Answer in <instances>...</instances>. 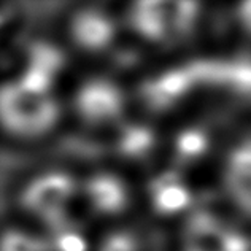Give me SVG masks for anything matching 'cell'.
<instances>
[{"label":"cell","mask_w":251,"mask_h":251,"mask_svg":"<svg viewBox=\"0 0 251 251\" xmlns=\"http://www.w3.org/2000/svg\"><path fill=\"white\" fill-rule=\"evenodd\" d=\"M234 99L251 100V51L218 56L216 88Z\"/></svg>","instance_id":"14"},{"label":"cell","mask_w":251,"mask_h":251,"mask_svg":"<svg viewBox=\"0 0 251 251\" xmlns=\"http://www.w3.org/2000/svg\"><path fill=\"white\" fill-rule=\"evenodd\" d=\"M19 13L16 11V6L13 5H3L0 3V43L3 42V38L10 34L13 29V24L16 23Z\"/></svg>","instance_id":"20"},{"label":"cell","mask_w":251,"mask_h":251,"mask_svg":"<svg viewBox=\"0 0 251 251\" xmlns=\"http://www.w3.org/2000/svg\"><path fill=\"white\" fill-rule=\"evenodd\" d=\"M67 118L81 129L108 135L134 113L130 83L116 74L94 70L81 75L65 96Z\"/></svg>","instance_id":"3"},{"label":"cell","mask_w":251,"mask_h":251,"mask_svg":"<svg viewBox=\"0 0 251 251\" xmlns=\"http://www.w3.org/2000/svg\"><path fill=\"white\" fill-rule=\"evenodd\" d=\"M138 196L145 215L172 227L202 203L197 180L167 164L154 167L138 180Z\"/></svg>","instance_id":"9"},{"label":"cell","mask_w":251,"mask_h":251,"mask_svg":"<svg viewBox=\"0 0 251 251\" xmlns=\"http://www.w3.org/2000/svg\"><path fill=\"white\" fill-rule=\"evenodd\" d=\"M223 135L208 118L186 115L166 124L164 162L197 180L203 172L213 170L220 154Z\"/></svg>","instance_id":"7"},{"label":"cell","mask_w":251,"mask_h":251,"mask_svg":"<svg viewBox=\"0 0 251 251\" xmlns=\"http://www.w3.org/2000/svg\"><path fill=\"white\" fill-rule=\"evenodd\" d=\"M45 251H92L94 232L76 215L40 229Z\"/></svg>","instance_id":"15"},{"label":"cell","mask_w":251,"mask_h":251,"mask_svg":"<svg viewBox=\"0 0 251 251\" xmlns=\"http://www.w3.org/2000/svg\"><path fill=\"white\" fill-rule=\"evenodd\" d=\"M134 111L166 124L184 115L186 103L203 92L191 61L172 62L143 72L130 83Z\"/></svg>","instance_id":"4"},{"label":"cell","mask_w":251,"mask_h":251,"mask_svg":"<svg viewBox=\"0 0 251 251\" xmlns=\"http://www.w3.org/2000/svg\"><path fill=\"white\" fill-rule=\"evenodd\" d=\"M69 54L70 51L62 42L45 37L34 38L23 50L18 67L13 72L46 88L61 91V83L69 69Z\"/></svg>","instance_id":"13"},{"label":"cell","mask_w":251,"mask_h":251,"mask_svg":"<svg viewBox=\"0 0 251 251\" xmlns=\"http://www.w3.org/2000/svg\"><path fill=\"white\" fill-rule=\"evenodd\" d=\"M67 120L65 97L11 72L0 76V138L35 147L52 138Z\"/></svg>","instance_id":"1"},{"label":"cell","mask_w":251,"mask_h":251,"mask_svg":"<svg viewBox=\"0 0 251 251\" xmlns=\"http://www.w3.org/2000/svg\"><path fill=\"white\" fill-rule=\"evenodd\" d=\"M174 251H251V226L220 203H201L175 227Z\"/></svg>","instance_id":"8"},{"label":"cell","mask_w":251,"mask_h":251,"mask_svg":"<svg viewBox=\"0 0 251 251\" xmlns=\"http://www.w3.org/2000/svg\"><path fill=\"white\" fill-rule=\"evenodd\" d=\"M80 178L81 174L62 164H50L29 172L15 189L13 205L18 220L45 229L76 215Z\"/></svg>","instance_id":"2"},{"label":"cell","mask_w":251,"mask_h":251,"mask_svg":"<svg viewBox=\"0 0 251 251\" xmlns=\"http://www.w3.org/2000/svg\"><path fill=\"white\" fill-rule=\"evenodd\" d=\"M123 38L120 10H111L100 3H83L65 15L62 43L70 52L100 59L116 51Z\"/></svg>","instance_id":"10"},{"label":"cell","mask_w":251,"mask_h":251,"mask_svg":"<svg viewBox=\"0 0 251 251\" xmlns=\"http://www.w3.org/2000/svg\"><path fill=\"white\" fill-rule=\"evenodd\" d=\"M111 162L145 175L161 166L166 150V124L134 111L107 135Z\"/></svg>","instance_id":"11"},{"label":"cell","mask_w":251,"mask_h":251,"mask_svg":"<svg viewBox=\"0 0 251 251\" xmlns=\"http://www.w3.org/2000/svg\"><path fill=\"white\" fill-rule=\"evenodd\" d=\"M230 25L248 46H251V2L232 5L227 11Z\"/></svg>","instance_id":"19"},{"label":"cell","mask_w":251,"mask_h":251,"mask_svg":"<svg viewBox=\"0 0 251 251\" xmlns=\"http://www.w3.org/2000/svg\"><path fill=\"white\" fill-rule=\"evenodd\" d=\"M208 6L196 2H170L174 48L188 46L201 35L208 19Z\"/></svg>","instance_id":"17"},{"label":"cell","mask_w":251,"mask_h":251,"mask_svg":"<svg viewBox=\"0 0 251 251\" xmlns=\"http://www.w3.org/2000/svg\"><path fill=\"white\" fill-rule=\"evenodd\" d=\"M0 251H45L42 230L21 220L0 226Z\"/></svg>","instance_id":"18"},{"label":"cell","mask_w":251,"mask_h":251,"mask_svg":"<svg viewBox=\"0 0 251 251\" xmlns=\"http://www.w3.org/2000/svg\"><path fill=\"white\" fill-rule=\"evenodd\" d=\"M80 207L103 226L129 221L140 208L138 180L113 162L86 170L80 178Z\"/></svg>","instance_id":"5"},{"label":"cell","mask_w":251,"mask_h":251,"mask_svg":"<svg viewBox=\"0 0 251 251\" xmlns=\"http://www.w3.org/2000/svg\"><path fill=\"white\" fill-rule=\"evenodd\" d=\"M120 16L124 37H130L147 50L174 48L170 2L143 0L126 3L120 10Z\"/></svg>","instance_id":"12"},{"label":"cell","mask_w":251,"mask_h":251,"mask_svg":"<svg viewBox=\"0 0 251 251\" xmlns=\"http://www.w3.org/2000/svg\"><path fill=\"white\" fill-rule=\"evenodd\" d=\"M150 242L142 226L129 221L102 226L94 234L92 251H148Z\"/></svg>","instance_id":"16"},{"label":"cell","mask_w":251,"mask_h":251,"mask_svg":"<svg viewBox=\"0 0 251 251\" xmlns=\"http://www.w3.org/2000/svg\"><path fill=\"white\" fill-rule=\"evenodd\" d=\"M210 175L216 202L251 226V124L226 134Z\"/></svg>","instance_id":"6"}]
</instances>
